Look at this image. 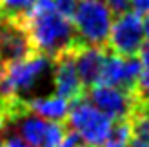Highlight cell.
Segmentation results:
<instances>
[{
    "instance_id": "obj_6",
    "label": "cell",
    "mask_w": 149,
    "mask_h": 147,
    "mask_svg": "<svg viewBox=\"0 0 149 147\" xmlns=\"http://www.w3.org/2000/svg\"><path fill=\"white\" fill-rule=\"evenodd\" d=\"M144 65L138 56H118L115 53H107L104 62L100 82L102 85H115L131 93L136 85V80L142 73Z\"/></svg>"
},
{
    "instance_id": "obj_15",
    "label": "cell",
    "mask_w": 149,
    "mask_h": 147,
    "mask_svg": "<svg viewBox=\"0 0 149 147\" xmlns=\"http://www.w3.org/2000/svg\"><path fill=\"white\" fill-rule=\"evenodd\" d=\"M131 96H133V102H136V100L149 102V69H142L135 89L131 91Z\"/></svg>"
},
{
    "instance_id": "obj_10",
    "label": "cell",
    "mask_w": 149,
    "mask_h": 147,
    "mask_svg": "<svg viewBox=\"0 0 149 147\" xmlns=\"http://www.w3.org/2000/svg\"><path fill=\"white\" fill-rule=\"evenodd\" d=\"M26 105L29 113L38 114L46 120L53 122H65L69 114V102L62 96H38V98H29L26 100Z\"/></svg>"
},
{
    "instance_id": "obj_13",
    "label": "cell",
    "mask_w": 149,
    "mask_h": 147,
    "mask_svg": "<svg viewBox=\"0 0 149 147\" xmlns=\"http://www.w3.org/2000/svg\"><path fill=\"white\" fill-rule=\"evenodd\" d=\"M135 138L149 144V102H133V111L129 114Z\"/></svg>"
},
{
    "instance_id": "obj_5",
    "label": "cell",
    "mask_w": 149,
    "mask_h": 147,
    "mask_svg": "<svg viewBox=\"0 0 149 147\" xmlns=\"http://www.w3.org/2000/svg\"><path fill=\"white\" fill-rule=\"evenodd\" d=\"M84 40H77L69 46L68 49H64L62 53H58L53 60V84H55V91L58 96L65 98L68 102L74 104L78 100H84L87 89L82 84L80 75L77 71V60H74V53H77L78 44Z\"/></svg>"
},
{
    "instance_id": "obj_9",
    "label": "cell",
    "mask_w": 149,
    "mask_h": 147,
    "mask_svg": "<svg viewBox=\"0 0 149 147\" xmlns=\"http://www.w3.org/2000/svg\"><path fill=\"white\" fill-rule=\"evenodd\" d=\"M33 51L24 29L0 26V62H17L31 56Z\"/></svg>"
},
{
    "instance_id": "obj_16",
    "label": "cell",
    "mask_w": 149,
    "mask_h": 147,
    "mask_svg": "<svg viewBox=\"0 0 149 147\" xmlns=\"http://www.w3.org/2000/svg\"><path fill=\"white\" fill-rule=\"evenodd\" d=\"M56 9L60 11L64 17H68L69 20H73L74 17V11H77V6H78V0H53Z\"/></svg>"
},
{
    "instance_id": "obj_25",
    "label": "cell",
    "mask_w": 149,
    "mask_h": 147,
    "mask_svg": "<svg viewBox=\"0 0 149 147\" xmlns=\"http://www.w3.org/2000/svg\"><path fill=\"white\" fill-rule=\"evenodd\" d=\"M78 147H89V145H87V144H86V145H82V144H80V145H78Z\"/></svg>"
},
{
    "instance_id": "obj_17",
    "label": "cell",
    "mask_w": 149,
    "mask_h": 147,
    "mask_svg": "<svg viewBox=\"0 0 149 147\" xmlns=\"http://www.w3.org/2000/svg\"><path fill=\"white\" fill-rule=\"evenodd\" d=\"M106 4L113 13V17H120L131 9V0H106Z\"/></svg>"
},
{
    "instance_id": "obj_8",
    "label": "cell",
    "mask_w": 149,
    "mask_h": 147,
    "mask_svg": "<svg viewBox=\"0 0 149 147\" xmlns=\"http://www.w3.org/2000/svg\"><path fill=\"white\" fill-rule=\"evenodd\" d=\"M107 53H109L107 46H89L86 42L78 44L77 53H74V60H77V71L80 75L82 84L86 85V89L98 85Z\"/></svg>"
},
{
    "instance_id": "obj_4",
    "label": "cell",
    "mask_w": 149,
    "mask_h": 147,
    "mask_svg": "<svg viewBox=\"0 0 149 147\" xmlns=\"http://www.w3.org/2000/svg\"><path fill=\"white\" fill-rule=\"evenodd\" d=\"M144 36V18L136 11H127L113 20L107 36V47L118 56H138Z\"/></svg>"
},
{
    "instance_id": "obj_22",
    "label": "cell",
    "mask_w": 149,
    "mask_h": 147,
    "mask_svg": "<svg viewBox=\"0 0 149 147\" xmlns=\"http://www.w3.org/2000/svg\"><path fill=\"white\" fill-rule=\"evenodd\" d=\"M129 147H149V144H146V142H142V140H138V138H133L131 144H129Z\"/></svg>"
},
{
    "instance_id": "obj_20",
    "label": "cell",
    "mask_w": 149,
    "mask_h": 147,
    "mask_svg": "<svg viewBox=\"0 0 149 147\" xmlns=\"http://www.w3.org/2000/svg\"><path fill=\"white\" fill-rule=\"evenodd\" d=\"M131 7L140 15L149 13V0H131Z\"/></svg>"
},
{
    "instance_id": "obj_2",
    "label": "cell",
    "mask_w": 149,
    "mask_h": 147,
    "mask_svg": "<svg viewBox=\"0 0 149 147\" xmlns=\"http://www.w3.org/2000/svg\"><path fill=\"white\" fill-rule=\"evenodd\" d=\"M74 29L89 46H107V36L113 26V13L106 0H78L73 17Z\"/></svg>"
},
{
    "instance_id": "obj_21",
    "label": "cell",
    "mask_w": 149,
    "mask_h": 147,
    "mask_svg": "<svg viewBox=\"0 0 149 147\" xmlns=\"http://www.w3.org/2000/svg\"><path fill=\"white\" fill-rule=\"evenodd\" d=\"M7 123H9V120H7V114H6V111L2 109V105H0V131H2Z\"/></svg>"
},
{
    "instance_id": "obj_19",
    "label": "cell",
    "mask_w": 149,
    "mask_h": 147,
    "mask_svg": "<svg viewBox=\"0 0 149 147\" xmlns=\"http://www.w3.org/2000/svg\"><path fill=\"white\" fill-rule=\"evenodd\" d=\"M4 147H33L31 144H27L24 138H17V136H9L4 140Z\"/></svg>"
},
{
    "instance_id": "obj_18",
    "label": "cell",
    "mask_w": 149,
    "mask_h": 147,
    "mask_svg": "<svg viewBox=\"0 0 149 147\" xmlns=\"http://www.w3.org/2000/svg\"><path fill=\"white\" fill-rule=\"evenodd\" d=\"M138 58H140V62H142L144 69H149V38L144 40L142 47H140V51H138Z\"/></svg>"
},
{
    "instance_id": "obj_14",
    "label": "cell",
    "mask_w": 149,
    "mask_h": 147,
    "mask_svg": "<svg viewBox=\"0 0 149 147\" xmlns=\"http://www.w3.org/2000/svg\"><path fill=\"white\" fill-rule=\"evenodd\" d=\"M133 140V127L129 118L115 120V126L111 127V133L106 138L102 147H129Z\"/></svg>"
},
{
    "instance_id": "obj_11",
    "label": "cell",
    "mask_w": 149,
    "mask_h": 147,
    "mask_svg": "<svg viewBox=\"0 0 149 147\" xmlns=\"http://www.w3.org/2000/svg\"><path fill=\"white\" fill-rule=\"evenodd\" d=\"M36 0H0V26L24 29V22Z\"/></svg>"
},
{
    "instance_id": "obj_24",
    "label": "cell",
    "mask_w": 149,
    "mask_h": 147,
    "mask_svg": "<svg viewBox=\"0 0 149 147\" xmlns=\"http://www.w3.org/2000/svg\"><path fill=\"white\" fill-rule=\"evenodd\" d=\"M0 147H4V140H0Z\"/></svg>"
},
{
    "instance_id": "obj_23",
    "label": "cell",
    "mask_w": 149,
    "mask_h": 147,
    "mask_svg": "<svg viewBox=\"0 0 149 147\" xmlns=\"http://www.w3.org/2000/svg\"><path fill=\"white\" fill-rule=\"evenodd\" d=\"M144 31L149 38V13H146V17H144Z\"/></svg>"
},
{
    "instance_id": "obj_1",
    "label": "cell",
    "mask_w": 149,
    "mask_h": 147,
    "mask_svg": "<svg viewBox=\"0 0 149 147\" xmlns=\"http://www.w3.org/2000/svg\"><path fill=\"white\" fill-rule=\"evenodd\" d=\"M24 31L33 51L49 56L51 60L77 40H82L73 20L56 9L53 0H36L24 22Z\"/></svg>"
},
{
    "instance_id": "obj_12",
    "label": "cell",
    "mask_w": 149,
    "mask_h": 147,
    "mask_svg": "<svg viewBox=\"0 0 149 147\" xmlns=\"http://www.w3.org/2000/svg\"><path fill=\"white\" fill-rule=\"evenodd\" d=\"M20 133L22 138L31 144L33 147H42L44 140H46V135H47V127H49V122H46V118L42 116H33V113H27L24 118H20Z\"/></svg>"
},
{
    "instance_id": "obj_3",
    "label": "cell",
    "mask_w": 149,
    "mask_h": 147,
    "mask_svg": "<svg viewBox=\"0 0 149 147\" xmlns=\"http://www.w3.org/2000/svg\"><path fill=\"white\" fill-rule=\"evenodd\" d=\"M65 122L89 147H102L113 127V120L91 102H87V98L74 102Z\"/></svg>"
},
{
    "instance_id": "obj_7",
    "label": "cell",
    "mask_w": 149,
    "mask_h": 147,
    "mask_svg": "<svg viewBox=\"0 0 149 147\" xmlns=\"http://www.w3.org/2000/svg\"><path fill=\"white\" fill-rule=\"evenodd\" d=\"M86 98L104 111L111 120H122L129 118L133 111V96L131 93L120 89L115 85H93L91 89H87Z\"/></svg>"
}]
</instances>
